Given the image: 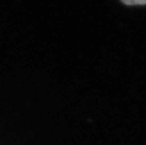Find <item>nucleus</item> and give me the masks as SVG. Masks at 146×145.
I'll return each instance as SVG.
<instances>
[{
  "mask_svg": "<svg viewBox=\"0 0 146 145\" xmlns=\"http://www.w3.org/2000/svg\"><path fill=\"white\" fill-rule=\"evenodd\" d=\"M126 5H145L146 0H121Z\"/></svg>",
  "mask_w": 146,
  "mask_h": 145,
  "instance_id": "nucleus-1",
  "label": "nucleus"
}]
</instances>
